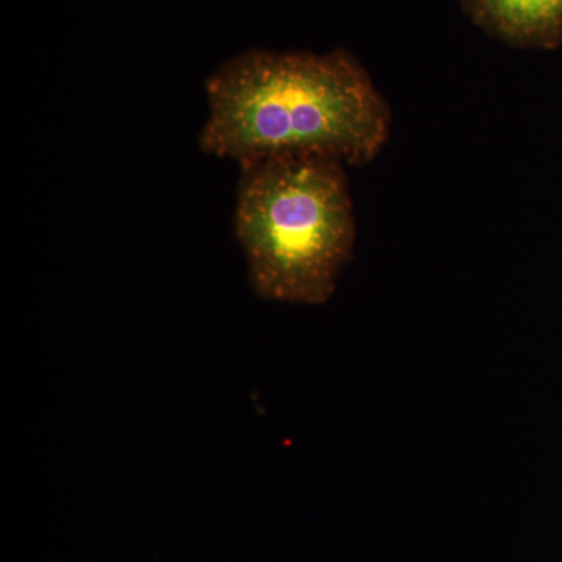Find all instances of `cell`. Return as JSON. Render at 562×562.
Here are the masks:
<instances>
[{
  "mask_svg": "<svg viewBox=\"0 0 562 562\" xmlns=\"http://www.w3.org/2000/svg\"><path fill=\"white\" fill-rule=\"evenodd\" d=\"M235 233L261 299L330 301L357 239L344 162L279 155L241 166Z\"/></svg>",
  "mask_w": 562,
  "mask_h": 562,
  "instance_id": "2",
  "label": "cell"
},
{
  "mask_svg": "<svg viewBox=\"0 0 562 562\" xmlns=\"http://www.w3.org/2000/svg\"><path fill=\"white\" fill-rule=\"evenodd\" d=\"M469 20L487 35L517 47L562 40V0H460Z\"/></svg>",
  "mask_w": 562,
  "mask_h": 562,
  "instance_id": "3",
  "label": "cell"
},
{
  "mask_svg": "<svg viewBox=\"0 0 562 562\" xmlns=\"http://www.w3.org/2000/svg\"><path fill=\"white\" fill-rule=\"evenodd\" d=\"M205 154L239 168L279 155L371 162L391 135V111L346 49L247 50L206 80Z\"/></svg>",
  "mask_w": 562,
  "mask_h": 562,
  "instance_id": "1",
  "label": "cell"
}]
</instances>
